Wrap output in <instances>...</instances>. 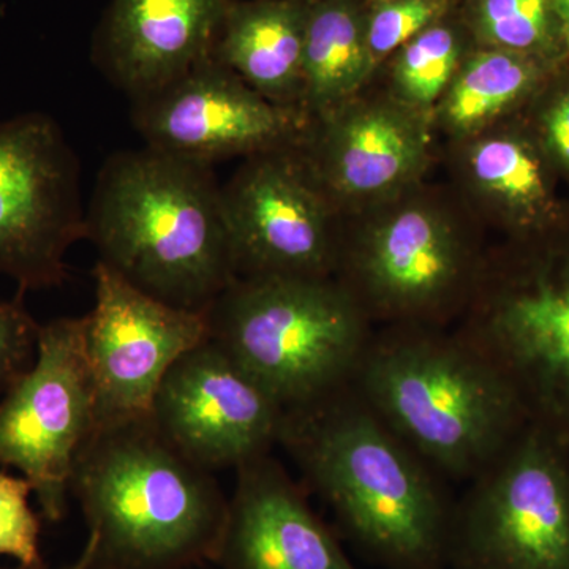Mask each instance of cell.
Wrapping results in <instances>:
<instances>
[{"instance_id":"6da1fadb","label":"cell","mask_w":569,"mask_h":569,"mask_svg":"<svg viewBox=\"0 0 569 569\" xmlns=\"http://www.w3.org/2000/svg\"><path fill=\"white\" fill-rule=\"evenodd\" d=\"M277 445L367 559L387 569H448L455 498L351 385L284 411Z\"/></svg>"},{"instance_id":"7a4b0ae2","label":"cell","mask_w":569,"mask_h":569,"mask_svg":"<svg viewBox=\"0 0 569 569\" xmlns=\"http://www.w3.org/2000/svg\"><path fill=\"white\" fill-rule=\"evenodd\" d=\"M350 385L451 481L477 477L530 422L500 367L445 326H378Z\"/></svg>"},{"instance_id":"3957f363","label":"cell","mask_w":569,"mask_h":569,"mask_svg":"<svg viewBox=\"0 0 569 569\" xmlns=\"http://www.w3.org/2000/svg\"><path fill=\"white\" fill-rule=\"evenodd\" d=\"M100 260L144 293L206 312L236 280L211 167L148 148L112 156L86 213Z\"/></svg>"},{"instance_id":"277c9868","label":"cell","mask_w":569,"mask_h":569,"mask_svg":"<svg viewBox=\"0 0 569 569\" xmlns=\"http://www.w3.org/2000/svg\"><path fill=\"white\" fill-rule=\"evenodd\" d=\"M89 569H187L216 559L230 500L151 417L96 430L74 463Z\"/></svg>"},{"instance_id":"5b68a950","label":"cell","mask_w":569,"mask_h":569,"mask_svg":"<svg viewBox=\"0 0 569 569\" xmlns=\"http://www.w3.org/2000/svg\"><path fill=\"white\" fill-rule=\"evenodd\" d=\"M489 250L459 194L426 186L340 213L335 279L376 326L452 328L466 312Z\"/></svg>"},{"instance_id":"8992f818","label":"cell","mask_w":569,"mask_h":569,"mask_svg":"<svg viewBox=\"0 0 569 569\" xmlns=\"http://www.w3.org/2000/svg\"><path fill=\"white\" fill-rule=\"evenodd\" d=\"M206 317L213 342L284 411L350 385L376 331L335 277L236 279Z\"/></svg>"},{"instance_id":"52a82bcc","label":"cell","mask_w":569,"mask_h":569,"mask_svg":"<svg viewBox=\"0 0 569 569\" xmlns=\"http://www.w3.org/2000/svg\"><path fill=\"white\" fill-rule=\"evenodd\" d=\"M452 328L500 367L530 421L569 445V231L489 250Z\"/></svg>"},{"instance_id":"ba28073f","label":"cell","mask_w":569,"mask_h":569,"mask_svg":"<svg viewBox=\"0 0 569 569\" xmlns=\"http://www.w3.org/2000/svg\"><path fill=\"white\" fill-rule=\"evenodd\" d=\"M456 498L448 569H569V445L529 422Z\"/></svg>"},{"instance_id":"9c48e42d","label":"cell","mask_w":569,"mask_h":569,"mask_svg":"<svg viewBox=\"0 0 569 569\" xmlns=\"http://www.w3.org/2000/svg\"><path fill=\"white\" fill-rule=\"evenodd\" d=\"M96 430L86 316L40 325L36 362L0 400V468L21 471L51 522L66 516L74 463Z\"/></svg>"},{"instance_id":"30bf717a","label":"cell","mask_w":569,"mask_h":569,"mask_svg":"<svg viewBox=\"0 0 569 569\" xmlns=\"http://www.w3.org/2000/svg\"><path fill=\"white\" fill-rule=\"evenodd\" d=\"M84 238L80 170L61 127L41 112L0 122V274L20 293L59 287Z\"/></svg>"},{"instance_id":"8fae6325","label":"cell","mask_w":569,"mask_h":569,"mask_svg":"<svg viewBox=\"0 0 569 569\" xmlns=\"http://www.w3.org/2000/svg\"><path fill=\"white\" fill-rule=\"evenodd\" d=\"M222 200L236 279L335 277L340 213L298 148L244 159Z\"/></svg>"},{"instance_id":"7c38bea8","label":"cell","mask_w":569,"mask_h":569,"mask_svg":"<svg viewBox=\"0 0 569 569\" xmlns=\"http://www.w3.org/2000/svg\"><path fill=\"white\" fill-rule=\"evenodd\" d=\"M148 148L212 167L219 160L299 148L310 118L264 99L209 56L159 91L133 100Z\"/></svg>"},{"instance_id":"4fadbf2b","label":"cell","mask_w":569,"mask_h":569,"mask_svg":"<svg viewBox=\"0 0 569 569\" xmlns=\"http://www.w3.org/2000/svg\"><path fill=\"white\" fill-rule=\"evenodd\" d=\"M86 316V355L96 388L97 430L151 417L168 370L209 337L206 312L167 305L102 261Z\"/></svg>"},{"instance_id":"5bb4252c","label":"cell","mask_w":569,"mask_h":569,"mask_svg":"<svg viewBox=\"0 0 569 569\" xmlns=\"http://www.w3.org/2000/svg\"><path fill=\"white\" fill-rule=\"evenodd\" d=\"M284 410L208 337L174 362L151 408L156 429L204 470L239 468L279 443Z\"/></svg>"},{"instance_id":"9a60e30c","label":"cell","mask_w":569,"mask_h":569,"mask_svg":"<svg viewBox=\"0 0 569 569\" xmlns=\"http://www.w3.org/2000/svg\"><path fill=\"white\" fill-rule=\"evenodd\" d=\"M367 89L310 119L298 148L339 213L359 211L419 186L433 162L436 130L429 116L397 102L385 89Z\"/></svg>"},{"instance_id":"2e32d148","label":"cell","mask_w":569,"mask_h":569,"mask_svg":"<svg viewBox=\"0 0 569 569\" xmlns=\"http://www.w3.org/2000/svg\"><path fill=\"white\" fill-rule=\"evenodd\" d=\"M236 473L216 563L223 569H356L271 452Z\"/></svg>"},{"instance_id":"e0dca14e","label":"cell","mask_w":569,"mask_h":569,"mask_svg":"<svg viewBox=\"0 0 569 569\" xmlns=\"http://www.w3.org/2000/svg\"><path fill=\"white\" fill-rule=\"evenodd\" d=\"M231 0H110L100 41L108 77L133 100L213 54Z\"/></svg>"},{"instance_id":"ac0fdd59","label":"cell","mask_w":569,"mask_h":569,"mask_svg":"<svg viewBox=\"0 0 569 569\" xmlns=\"http://www.w3.org/2000/svg\"><path fill=\"white\" fill-rule=\"evenodd\" d=\"M456 189L468 211L501 224L516 239L548 233L552 190L541 146L498 122L467 140L451 142Z\"/></svg>"},{"instance_id":"d6986e66","label":"cell","mask_w":569,"mask_h":569,"mask_svg":"<svg viewBox=\"0 0 569 569\" xmlns=\"http://www.w3.org/2000/svg\"><path fill=\"white\" fill-rule=\"evenodd\" d=\"M307 9L309 0H231L213 58L264 99L301 108Z\"/></svg>"},{"instance_id":"ffe728a7","label":"cell","mask_w":569,"mask_h":569,"mask_svg":"<svg viewBox=\"0 0 569 569\" xmlns=\"http://www.w3.org/2000/svg\"><path fill=\"white\" fill-rule=\"evenodd\" d=\"M366 37V0H309L301 108L321 118L376 80Z\"/></svg>"},{"instance_id":"44dd1931","label":"cell","mask_w":569,"mask_h":569,"mask_svg":"<svg viewBox=\"0 0 569 569\" xmlns=\"http://www.w3.org/2000/svg\"><path fill=\"white\" fill-rule=\"evenodd\" d=\"M556 66L537 56L475 44L430 116L433 130L456 142L507 121Z\"/></svg>"},{"instance_id":"7402d4cb","label":"cell","mask_w":569,"mask_h":569,"mask_svg":"<svg viewBox=\"0 0 569 569\" xmlns=\"http://www.w3.org/2000/svg\"><path fill=\"white\" fill-rule=\"evenodd\" d=\"M473 47L456 2L445 17L399 48L378 70L387 71L385 91L430 118Z\"/></svg>"},{"instance_id":"603a6c76","label":"cell","mask_w":569,"mask_h":569,"mask_svg":"<svg viewBox=\"0 0 569 569\" xmlns=\"http://www.w3.org/2000/svg\"><path fill=\"white\" fill-rule=\"evenodd\" d=\"M458 9L477 47L552 62L569 56L552 0H458Z\"/></svg>"},{"instance_id":"cb8c5ba5","label":"cell","mask_w":569,"mask_h":569,"mask_svg":"<svg viewBox=\"0 0 569 569\" xmlns=\"http://www.w3.org/2000/svg\"><path fill=\"white\" fill-rule=\"evenodd\" d=\"M458 0H366V37L378 70L403 44L440 20Z\"/></svg>"},{"instance_id":"d4e9b609","label":"cell","mask_w":569,"mask_h":569,"mask_svg":"<svg viewBox=\"0 0 569 569\" xmlns=\"http://www.w3.org/2000/svg\"><path fill=\"white\" fill-rule=\"evenodd\" d=\"M31 492L28 479L0 470V556L13 557L24 568L43 569L40 520L29 505Z\"/></svg>"},{"instance_id":"484cf974","label":"cell","mask_w":569,"mask_h":569,"mask_svg":"<svg viewBox=\"0 0 569 569\" xmlns=\"http://www.w3.org/2000/svg\"><path fill=\"white\" fill-rule=\"evenodd\" d=\"M21 295L0 299V396L7 395L37 359L40 325L26 309Z\"/></svg>"},{"instance_id":"4316f807","label":"cell","mask_w":569,"mask_h":569,"mask_svg":"<svg viewBox=\"0 0 569 569\" xmlns=\"http://www.w3.org/2000/svg\"><path fill=\"white\" fill-rule=\"evenodd\" d=\"M541 146L546 156L569 171V89L557 92L539 118Z\"/></svg>"},{"instance_id":"83f0119b","label":"cell","mask_w":569,"mask_h":569,"mask_svg":"<svg viewBox=\"0 0 569 569\" xmlns=\"http://www.w3.org/2000/svg\"><path fill=\"white\" fill-rule=\"evenodd\" d=\"M552 10L559 21L561 37L569 52V0H552Z\"/></svg>"},{"instance_id":"f1b7e54d","label":"cell","mask_w":569,"mask_h":569,"mask_svg":"<svg viewBox=\"0 0 569 569\" xmlns=\"http://www.w3.org/2000/svg\"><path fill=\"white\" fill-rule=\"evenodd\" d=\"M91 568V560H89L88 550H82L80 559L77 560V563L70 565L66 569H89Z\"/></svg>"},{"instance_id":"f546056e","label":"cell","mask_w":569,"mask_h":569,"mask_svg":"<svg viewBox=\"0 0 569 569\" xmlns=\"http://www.w3.org/2000/svg\"><path fill=\"white\" fill-rule=\"evenodd\" d=\"M0 569H3V568H0ZM14 569H31V568H24V567H21V565H18V568H14Z\"/></svg>"}]
</instances>
